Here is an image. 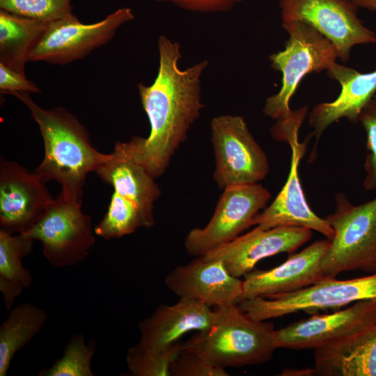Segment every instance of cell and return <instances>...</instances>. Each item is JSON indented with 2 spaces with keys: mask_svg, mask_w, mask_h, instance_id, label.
Wrapping results in <instances>:
<instances>
[{
  "mask_svg": "<svg viewBox=\"0 0 376 376\" xmlns=\"http://www.w3.org/2000/svg\"><path fill=\"white\" fill-rule=\"evenodd\" d=\"M314 368L320 376H376V324L315 349Z\"/></svg>",
  "mask_w": 376,
  "mask_h": 376,
  "instance_id": "ffe728a7",
  "label": "cell"
},
{
  "mask_svg": "<svg viewBox=\"0 0 376 376\" xmlns=\"http://www.w3.org/2000/svg\"><path fill=\"white\" fill-rule=\"evenodd\" d=\"M0 8L49 23L76 17L72 13L71 0H0Z\"/></svg>",
  "mask_w": 376,
  "mask_h": 376,
  "instance_id": "83f0119b",
  "label": "cell"
},
{
  "mask_svg": "<svg viewBox=\"0 0 376 376\" xmlns=\"http://www.w3.org/2000/svg\"><path fill=\"white\" fill-rule=\"evenodd\" d=\"M134 18L131 8H121L93 24H83L77 17L51 22L29 61L65 65L82 59L109 42L123 24Z\"/></svg>",
  "mask_w": 376,
  "mask_h": 376,
  "instance_id": "8fae6325",
  "label": "cell"
},
{
  "mask_svg": "<svg viewBox=\"0 0 376 376\" xmlns=\"http://www.w3.org/2000/svg\"><path fill=\"white\" fill-rule=\"evenodd\" d=\"M327 72L340 84L341 91L334 101L316 104L309 113L308 123L313 128L315 143L330 125L343 118L359 123L361 111L376 95V69L361 73L336 62Z\"/></svg>",
  "mask_w": 376,
  "mask_h": 376,
  "instance_id": "d6986e66",
  "label": "cell"
},
{
  "mask_svg": "<svg viewBox=\"0 0 376 376\" xmlns=\"http://www.w3.org/2000/svg\"><path fill=\"white\" fill-rule=\"evenodd\" d=\"M226 369L206 363L185 343L171 366V376H228Z\"/></svg>",
  "mask_w": 376,
  "mask_h": 376,
  "instance_id": "f546056e",
  "label": "cell"
},
{
  "mask_svg": "<svg viewBox=\"0 0 376 376\" xmlns=\"http://www.w3.org/2000/svg\"><path fill=\"white\" fill-rule=\"evenodd\" d=\"M289 38L283 51L269 56L272 67L282 75L279 91L266 99L263 113L276 120L293 113L290 101L302 79L311 72L327 70L338 58L333 44L301 21H282Z\"/></svg>",
  "mask_w": 376,
  "mask_h": 376,
  "instance_id": "277c9868",
  "label": "cell"
},
{
  "mask_svg": "<svg viewBox=\"0 0 376 376\" xmlns=\"http://www.w3.org/2000/svg\"><path fill=\"white\" fill-rule=\"evenodd\" d=\"M376 324V299L331 313L315 315L275 330L277 348L316 349Z\"/></svg>",
  "mask_w": 376,
  "mask_h": 376,
  "instance_id": "4fadbf2b",
  "label": "cell"
},
{
  "mask_svg": "<svg viewBox=\"0 0 376 376\" xmlns=\"http://www.w3.org/2000/svg\"><path fill=\"white\" fill-rule=\"evenodd\" d=\"M358 8L376 11V0H352Z\"/></svg>",
  "mask_w": 376,
  "mask_h": 376,
  "instance_id": "d6a6232c",
  "label": "cell"
},
{
  "mask_svg": "<svg viewBox=\"0 0 376 376\" xmlns=\"http://www.w3.org/2000/svg\"><path fill=\"white\" fill-rule=\"evenodd\" d=\"M218 318L185 344L214 367H242L269 361L277 349L273 324L249 317L237 306L216 307Z\"/></svg>",
  "mask_w": 376,
  "mask_h": 376,
  "instance_id": "3957f363",
  "label": "cell"
},
{
  "mask_svg": "<svg viewBox=\"0 0 376 376\" xmlns=\"http://www.w3.org/2000/svg\"><path fill=\"white\" fill-rule=\"evenodd\" d=\"M282 21L304 22L327 38L346 62L354 45L376 42L352 0H279Z\"/></svg>",
  "mask_w": 376,
  "mask_h": 376,
  "instance_id": "30bf717a",
  "label": "cell"
},
{
  "mask_svg": "<svg viewBox=\"0 0 376 376\" xmlns=\"http://www.w3.org/2000/svg\"><path fill=\"white\" fill-rule=\"evenodd\" d=\"M157 47L159 68L154 82L137 86L150 134L147 138L133 136L129 141H120L124 150L155 178L165 173L200 116L203 108L201 79L208 65L207 61H202L180 68V44L166 36L159 38Z\"/></svg>",
  "mask_w": 376,
  "mask_h": 376,
  "instance_id": "6da1fadb",
  "label": "cell"
},
{
  "mask_svg": "<svg viewBox=\"0 0 376 376\" xmlns=\"http://www.w3.org/2000/svg\"><path fill=\"white\" fill-rule=\"evenodd\" d=\"M359 122L366 134V148L363 187L366 190L376 189V95L361 111Z\"/></svg>",
  "mask_w": 376,
  "mask_h": 376,
  "instance_id": "f1b7e54d",
  "label": "cell"
},
{
  "mask_svg": "<svg viewBox=\"0 0 376 376\" xmlns=\"http://www.w3.org/2000/svg\"><path fill=\"white\" fill-rule=\"evenodd\" d=\"M311 230L297 226L268 229L256 226L203 256L220 260L233 276L240 278L251 272L263 258L281 253L292 254L310 240Z\"/></svg>",
  "mask_w": 376,
  "mask_h": 376,
  "instance_id": "9a60e30c",
  "label": "cell"
},
{
  "mask_svg": "<svg viewBox=\"0 0 376 376\" xmlns=\"http://www.w3.org/2000/svg\"><path fill=\"white\" fill-rule=\"evenodd\" d=\"M49 24L0 9V63L26 75V63Z\"/></svg>",
  "mask_w": 376,
  "mask_h": 376,
  "instance_id": "7402d4cb",
  "label": "cell"
},
{
  "mask_svg": "<svg viewBox=\"0 0 376 376\" xmlns=\"http://www.w3.org/2000/svg\"><path fill=\"white\" fill-rule=\"evenodd\" d=\"M0 326V376L7 375L15 354L42 329L48 315L29 302L13 307Z\"/></svg>",
  "mask_w": 376,
  "mask_h": 376,
  "instance_id": "603a6c76",
  "label": "cell"
},
{
  "mask_svg": "<svg viewBox=\"0 0 376 376\" xmlns=\"http://www.w3.org/2000/svg\"><path fill=\"white\" fill-rule=\"evenodd\" d=\"M159 3H170L183 10L205 13H221L230 10L242 0H154Z\"/></svg>",
  "mask_w": 376,
  "mask_h": 376,
  "instance_id": "1f68e13d",
  "label": "cell"
},
{
  "mask_svg": "<svg viewBox=\"0 0 376 376\" xmlns=\"http://www.w3.org/2000/svg\"><path fill=\"white\" fill-rule=\"evenodd\" d=\"M270 198V192L259 182L224 188L207 224L193 228L187 235V252L196 257L203 256L233 240L252 226L253 219L267 206Z\"/></svg>",
  "mask_w": 376,
  "mask_h": 376,
  "instance_id": "9c48e42d",
  "label": "cell"
},
{
  "mask_svg": "<svg viewBox=\"0 0 376 376\" xmlns=\"http://www.w3.org/2000/svg\"><path fill=\"white\" fill-rule=\"evenodd\" d=\"M215 168L220 189L258 183L269 171L267 157L240 116L221 115L210 122Z\"/></svg>",
  "mask_w": 376,
  "mask_h": 376,
  "instance_id": "ba28073f",
  "label": "cell"
},
{
  "mask_svg": "<svg viewBox=\"0 0 376 376\" xmlns=\"http://www.w3.org/2000/svg\"><path fill=\"white\" fill-rule=\"evenodd\" d=\"M376 299V272L348 280L325 278L296 291L240 301L237 306L249 317L267 321L290 313L336 309L352 302Z\"/></svg>",
  "mask_w": 376,
  "mask_h": 376,
  "instance_id": "8992f818",
  "label": "cell"
},
{
  "mask_svg": "<svg viewBox=\"0 0 376 376\" xmlns=\"http://www.w3.org/2000/svg\"><path fill=\"white\" fill-rule=\"evenodd\" d=\"M41 243L45 257L56 267L84 260L95 244V232L81 203L67 200L60 192L36 224L22 233Z\"/></svg>",
  "mask_w": 376,
  "mask_h": 376,
  "instance_id": "52a82bcc",
  "label": "cell"
},
{
  "mask_svg": "<svg viewBox=\"0 0 376 376\" xmlns=\"http://www.w3.org/2000/svg\"><path fill=\"white\" fill-rule=\"evenodd\" d=\"M45 183L18 163L0 158V229L28 232L53 200Z\"/></svg>",
  "mask_w": 376,
  "mask_h": 376,
  "instance_id": "7c38bea8",
  "label": "cell"
},
{
  "mask_svg": "<svg viewBox=\"0 0 376 376\" xmlns=\"http://www.w3.org/2000/svg\"><path fill=\"white\" fill-rule=\"evenodd\" d=\"M329 245L327 239L315 241L276 267L249 272L240 301L296 291L325 279L320 263Z\"/></svg>",
  "mask_w": 376,
  "mask_h": 376,
  "instance_id": "e0dca14e",
  "label": "cell"
},
{
  "mask_svg": "<svg viewBox=\"0 0 376 376\" xmlns=\"http://www.w3.org/2000/svg\"><path fill=\"white\" fill-rule=\"evenodd\" d=\"M95 173L114 192L134 203L152 227L155 223L154 203L161 195L159 187L146 169L122 147L120 142Z\"/></svg>",
  "mask_w": 376,
  "mask_h": 376,
  "instance_id": "44dd1931",
  "label": "cell"
},
{
  "mask_svg": "<svg viewBox=\"0 0 376 376\" xmlns=\"http://www.w3.org/2000/svg\"><path fill=\"white\" fill-rule=\"evenodd\" d=\"M29 110L38 125L45 155L34 170L42 182L54 180L61 185L67 199L81 203L87 175L96 171L109 157L95 148L85 127L63 107L46 109L38 106L30 93L13 92Z\"/></svg>",
  "mask_w": 376,
  "mask_h": 376,
  "instance_id": "7a4b0ae2",
  "label": "cell"
},
{
  "mask_svg": "<svg viewBox=\"0 0 376 376\" xmlns=\"http://www.w3.org/2000/svg\"><path fill=\"white\" fill-rule=\"evenodd\" d=\"M335 199V212L325 217L334 234L321 260L323 276L336 277L353 270L375 273L376 197L357 205L343 193Z\"/></svg>",
  "mask_w": 376,
  "mask_h": 376,
  "instance_id": "5b68a950",
  "label": "cell"
},
{
  "mask_svg": "<svg viewBox=\"0 0 376 376\" xmlns=\"http://www.w3.org/2000/svg\"><path fill=\"white\" fill-rule=\"evenodd\" d=\"M182 344L179 342L164 351L146 350L136 344L127 351V368L134 376H171V363Z\"/></svg>",
  "mask_w": 376,
  "mask_h": 376,
  "instance_id": "4316f807",
  "label": "cell"
},
{
  "mask_svg": "<svg viewBox=\"0 0 376 376\" xmlns=\"http://www.w3.org/2000/svg\"><path fill=\"white\" fill-rule=\"evenodd\" d=\"M96 343H85L84 336L74 334L64 348L61 357L58 358L49 368L41 370L38 376H93L91 361Z\"/></svg>",
  "mask_w": 376,
  "mask_h": 376,
  "instance_id": "484cf974",
  "label": "cell"
},
{
  "mask_svg": "<svg viewBox=\"0 0 376 376\" xmlns=\"http://www.w3.org/2000/svg\"><path fill=\"white\" fill-rule=\"evenodd\" d=\"M151 226L139 207L132 201L113 193L108 210L95 226V234L106 240L119 239L134 233L139 228Z\"/></svg>",
  "mask_w": 376,
  "mask_h": 376,
  "instance_id": "cb8c5ba5",
  "label": "cell"
},
{
  "mask_svg": "<svg viewBox=\"0 0 376 376\" xmlns=\"http://www.w3.org/2000/svg\"><path fill=\"white\" fill-rule=\"evenodd\" d=\"M296 127L289 130L283 141L290 146V169L287 180L272 201L252 220V226L263 229L279 226H297L318 231L331 241L334 230L326 219L315 214L306 202L299 177L298 166L306 150V143H299Z\"/></svg>",
  "mask_w": 376,
  "mask_h": 376,
  "instance_id": "5bb4252c",
  "label": "cell"
},
{
  "mask_svg": "<svg viewBox=\"0 0 376 376\" xmlns=\"http://www.w3.org/2000/svg\"><path fill=\"white\" fill-rule=\"evenodd\" d=\"M164 282L180 298L197 300L210 306L237 304L243 293V281L233 276L220 260L204 256L175 267Z\"/></svg>",
  "mask_w": 376,
  "mask_h": 376,
  "instance_id": "2e32d148",
  "label": "cell"
},
{
  "mask_svg": "<svg viewBox=\"0 0 376 376\" xmlns=\"http://www.w3.org/2000/svg\"><path fill=\"white\" fill-rule=\"evenodd\" d=\"M33 240L25 234L13 235L0 229V281L30 287L31 273L22 265V259L33 249Z\"/></svg>",
  "mask_w": 376,
  "mask_h": 376,
  "instance_id": "d4e9b609",
  "label": "cell"
},
{
  "mask_svg": "<svg viewBox=\"0 0 376 376\" xmlns=\"http://www.w3.org/2000/svg\"><path fill=\"white\" fill-rule=\"evenodd\" d=\"M0 90L1 93L10 94L13 92L40 93V89L25 75L15 71L0 63Z\"/></svg>",
  "mask_w": 376,
  "mask_h": 376,
  "instance_id": "4dcf8cb0",
  "label": "cell"
},
{
  "mask_svg": "<svg viewBox=\"0 0 376 376\" xmlns=\"http://www.w3.org/2000/svg\"><path fill=\"white\" fill-rule=\"evenodd\" d=\"M218 318L217 309L201 301L180 298L173 304H160L148 318L139 324L142 348L164 351L179 343L191 331H202L211 327Z\"/></svg>",
  "mask_w": 376,
  "mask_h": 376,
  "instance_id": "ac0fdd59",
  "label": "cell"
}]
</instances>
